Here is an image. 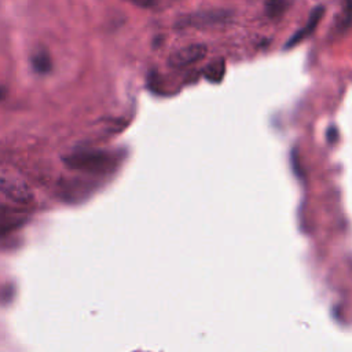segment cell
Wrapping results in <instances>:
<instances>
[{"label":"cell","mask_w":352,"mask_h":352,"mask_svg":"<svg viewBox=\"0 0 352 352\" xmlns=\"http://www.w3.org/2000/svg\"><path fill=\"white\" fill-rule=\"evenodd\" d=\"M63 162L69 169L73 170L104 175L116 169L118 164V157L110 151L84 150L66 155L63 158Z\"/></svg>","instance_id":"obj_1"},{"label":"cell","mask_w":352,"mask_h":352,"mask_svg":"<svg viewBox=\"0 0 352 352\" xmlns=\"http://www.w3.org/2000/svg\"><path fill=\"white\" fill-rule=\"evenodd\" d=\"M0 194L15 204L26 205L33 201V192L29 186L14 176L0 175Z\"/></svg>","instance_id":"obj_2"},{"label":"cell","mask_w":352,"mask_h":352,"mask_svg":"<svg viewBox=\"0 0 352 352\" xmlns=\"http://www.w3.org/2000/svg\"><path fill=\"white\" fill-rule=\"evenodd\" d=\"M208 52V48L205 44H190L183 48H179L169 56V65L172 67L180 69L188 65H192L198 60H201Z\"/></svg>","instance_id":"obj_3"},{"label":"cell","mask_w":352,"mask_h":352,"mask_svg":"<svg viewBox=\"0 0 352 352\" xmlns=\"http://www.w3.org/2000/svg\"><path fill=\"white\" fill-rule=\"evenodd\" d=\"M323 14H324V7H323V6L315 7V8L311 11L307 23H305L302 28H300V29L286 41L285 50L293 48V47H296L297 44H300L302 40H305L307 37H309V36L315 32V29L318 28L320 19H322V16H323Z\"/></svg>","instance_id":"obj_4"},{"label":"cell","mask_w":352,"mask_h":352,"mask_svg":"<svg viewBox=\"0 0 352 352\" xmlns=\"http://www.w3.org/2000/svg\"><path fill=\"white\" fill-rule=\"evenodd\" d=\"M19 210H14L6 206H0V234L11 231L12 228L22 224V217Z\"/></svg>","instance_id":"obj_5"},{"label":"cell","mask_w":352,"mask_h":352,"mask_svg":"<svg viewBox=\"0 0 352 352\" xmlns=\"http://www.w3.org/2000/svg\"><path fill=\"white\" fill-rule=\"evenodd\" d=\"M226 74V62L223 58L212 60L205 69H204V77L210 82H220Z\"/></svg>","instance_id":"obj_6"},{"label":"cell","mask_w":352,"mask_h":352,"mask_svg":"<svg viewBox=\"0 0 352 352\" xmlns=\"http://www.w3.org/2000/svg\"><path fill=\"white\" fill-rule=\"evenodd\" d=\"M226 19V14L223 12H214V14H209V12H204V14H198L191 16L188 21H184V23H182V26L184 25H206V23H214L219 21H224Z\"/></svg>","instance_id":"obj_7"},{"label":"cell","mask_w":352,"mask_h":352,"mask_svg":"<svg viewBox=\"0 0 352 352\" xmlns=\"http://www.w3.org/2000/svg\"><path fill=\"white\" fill-rule=\"evenodd\" d=\"M287 7H289L287 0H267L264 11H265L267 16H270L272 19H278L286 12Z\"/></svg>","instance_id":"obj_8"},{"label":"cell","mask_w":352,"mask_h":352,"mask_svg":"<svg viewBox=\"0 0 352 352\" xmlns=\"http://www.w3.org/2000/svg\"><path fill=\"white\" fill-rule=\"evenodd\" d=\"M32 65H33V69L40 73V74H45L48 73L51 69H52V62H51V58L47 52L44 51H38L33 55L32 58Z\"/></svg>","instance_id":"obj_9"},{"label":"cell","mask_w":352,"mask_h":352,"mask_svg":"<svg viewBox=\"0 0 352 352\" xmlns=\"http://www.w3.org/2000/svg\"><path fill=\"white\" fill-rule=\"evenodd\" d=\"M351 26H352V0H345L337 22V32L342 33L348 30Z\"/></svg>","instance_id":"obj_10"},{"label":"cell","mask_w":352,"mask_h":352,"mask_svg":"<svg viewBox=\"0 0 352 352\" xmlns=\"http://www.w3.org/2000/svg\"><path fill=\"white\" fill-rule=\"evenodd\" d=\"M128 1L142 8H150L157 3V0H128Z\"/></svg>","instance_id":"obj_11"},{"label":"cell","mask_w":352,"mask_h":352,"mask_svg":"<svg viewBox=\"0 0 352 352\" xmlns=\"http://www.w3.org/2000/svg\"><path fill=\"white\" fill-rule=\"evenodd\" d=\"M334 138H337V131L334 128H330L329 132H327V139L330 142H334Z\"/></svg>","instance_id":"obj_12"},{"label":"cell","mask_w":352,"mask_h":352,"mask_svg":"<svg viewBox=\"0 0 352 352\" xmlns=\"http://www.w3.org/2000/svg\"><path fill=\"white\" fill-rule=\"evenodd\" d=\"M4 94H6V91H4L3 88H0V99H3V98H4Z\"/></svg>","instance_id":"obj_13"}]
</instances>
